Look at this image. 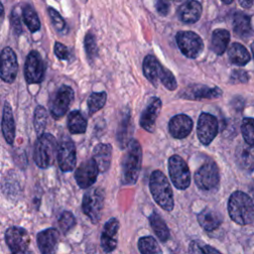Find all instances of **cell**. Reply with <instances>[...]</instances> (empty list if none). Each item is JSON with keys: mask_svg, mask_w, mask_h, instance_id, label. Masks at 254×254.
Returning <instances> with one entry per match:
<instances>
[{"mask_svg": "<svg viewBox=\"0 0 254 254\" xmlns=\"http://www.w3.org/2000/svg\"><path fill=\"white\" fill-rule=\"evenodd\" d=\"M176 40L181 52L190 59H195L203 50L201 38L191 31H180L176 35Z\"/></svg>", "mask_w": 254, "mask_h": 254, "instance_id": "obj_9", "label": "cell"}, {"mask_svg": "<svg viewBox=\"0 0 254 254\" xmlns=\"http://www.w3.org/2000/svg\"><path fill=\"white\" fill-rule=\"evenodd\" d=\"M138 248L141 254H163L157 240L152 236H145L139 239Z\"/></svg>", "mask_w": 254, "mask_h": 254, "instance_id": "obj_34", "label": "cell"}, {"mask_svg": "<svg viewBox=\"0 0 254 254\" xmlns=\"http://www.w3.org/2000/svg\"><path fill=\"white\" fill-rule=\"evenodd\" d=\"M221 1H222L224 4H230L233 0H221Z\"/></svg>", "mask_w": 254, "mask_h": 254, "instance_id": "obj_49", "label": "cell"}, {"mask_svg": "<svg viewBox=\"0 0 254 254\" xmlns=\"http://www.w3.org/2000/svg\"><path fill=\"white\" fill-rule=\"evenodd\" d=\"M149 220H150V225L153 228L156 235L158 236V238L161 241L168 240V238L170 237V231L164 219L158 213L154 212L151 214Z\"/></svg>", "mask_w": 254, "mask_h": 254, "instance_id": "obj_33", "label": "cell"}, {"mask_svg": "<svg viewBox=\"0 0 254 254\" xmlns=\"http://www.w3.org/2000/svg\"><path fill=\"white\" fill-rule=\"evenodd\" d=\"M162 101L159 97H152L140 117V125L148 132H153L156 120L161 112Z\"/></svg>", "mask_w": 254, "mask_h": 254, "instance_id": "obj_16", "label": "cell"}, {"mask_svg": "<svg viewBox=\"0 0 254 254\" xmlns=\"http://www.w3.org/2000/svg\"><path fill=\"white\" fill-rule=\"evenodd\" d=\"M201 4L196 0H187L178 9V16L185 23H195L201 15Z\"/></svg>", "mask_w": 254, "mask_h": 254, "instance_id": "obj_21", "label": "cell"}, {"mask_svg": "<svg viewBox=\"0 0 254 254\" xmlns=\"http://www.w3.org/2000/svg\"><path fill=\"white\" fill-rule=\"evenodd\" d=\"M249 193H250V197L252 198V200L254 202V186L249 188Z\"/></svg>", "mask_w": 254, "mask_h": 254, "instance_id": "obj_48", "label": "cell"}, {"mask_svg": "<svg viewBox=\"0 0 254 254\" xmlns=\"http://www.w3.org/2000/svg\"><path fill=\"white\" fill-rule=\"evenodd\" d=\"M118 228L119 222L116 218H111L104 224L101 234V247L105 252H111L116 248Z\"/></svg>", "mask_w": 254, "mask_h": 254, "instance_id": "obj_19", "label": "cell"}, {"mask_svg": "<svg viewBox=\"0 0 254 254\" xmlns=\"http://www.w3.org/2000/svg\"><path fill=\"white\" fill-rule=\"evenodd\" d=\"M18 72V63L14 51L10 47H5L1 52L0 75L3 81L12 83Z\"/></svg>", "mask_w": 254, "mask_h": 254, "instance_id": "obj_15", "label": "cell"}, {"mask_svg": "<svg viewBox=\"0 0 254 254\" xmlns=\"http://www.w3.org/2000/svg\"><path fill=\"white\" fill-rule=\"evenodd\" d=\"M168 168L174 186L179 190H186L190 184V172L184 159L178 155H173L169 159Z\"/></svg>", "mask_w": 254, "mask_h": 254, "instance_id": "obj_5", "label": "cell"}, {"mask_svg": "<svg viewBox=\"0 0 254 254\" xmlns=\"http://www.w3.org/2000/svg\"><path fill=\"white\" fill-rule=\"evenodd\" d=\"M227 209L230 218L239 225H247L254 220V202L243 191H234L229 196Z\"/></svg>", "mask_w": 254, "mask_h": 254, "instance_id": "obj_1", "label": "cell"}, {"mask_svg": "<svg viewBox=\"0 0 254 254\" xmlns=\"http://www.w3.org/2000/svg\"><path fill=\"white\" fill-rule=\"evenodd\" d=\"M130 125H131V116H130V111L127 108L119 120L118 128L116 132V139H117L118 145L121 148L127 147V145L130 142V140H128V137L130 134V131H129Z\"/></svg>", "mask_w": 254, "mask_h": 254, "instance_id": "obj_27", "label": "cell"}, {"mask_svg": "<svg viewBox=\"0 0 254 254\" xmlns=\"http://www.w3.org/2000/svg\"><path fill=\"white\" fill-rule=\"evenodd\" d=\"M194 182L201 190H214L219 184V172L216 164L213 161L205 162L195 172Z\"/></svg>", "mask_w": 254, "mask_h": 254, "instance_id": "obj_6", "label": "cell"}, {"mask_svg": "<svg viewBox=\"0 0 254 254\" xmlns=\"http://www.w3.org/2000/svg\"><path fill=\"white\" fill-rule=\"evenodd\" d=\"M84 50L88 61L91 63L97 57V44L96 39L92 33H87L84 38Z\"/></svg>", "mask_w": 254, "mask_h": 254, "instance_id": "obj_39", "label": "cell"}, {"mask_svg": "<svg viewBox=\"0 0 254 254\" xmlns=\"http://www.w3.org/2000/svg\"><path fill=\"white\" fill-rule=\"evenodd\" d=\"M197 221L204 230L211 231L221 224L222 217L219 212L206 207L197 214Z\"/></svg>", "mask_w": 254, "mask_h": 254, "instance_id": "obj_26", "label": "cell"}, {"mask_svg": "<svg viewBox=\"0 0 254 254\" xmlns=\"http://www.w3.org/2000/svg\"><path fill=\"white\" fill-rule=\"evenodd\" d=\"M47 121H48V113L47 110L44 106L39 105L37 106L35 113H34V127L37 131V133H43L47 126Z\"/></svg>", "mask_w": 254, "mask_h": 254, "instance_id": "obj_36", "label": "cell"}, {"mask_svg": "<svg viewBox=\"0 0 254 254\" xmlns=\"http://www.w3.org/2000/svg\"><path fill=\"white\" fill-rule=\"evenodd\" d=\"M230 35L227 30L216 29L211 36V50L216 55H222L229 43Z\"/></svg>", "mask_w": 254, "mask_h": 254, "instance_id": "obj_29", "label": "cell"}, {"mask_svg": "<svg viewBox=\"0 0 254 254\" xmlns=\"http://www.w3.org/2000/svg\"><path fill=\"white\" fill-rule=\"evenodd\" d=\"M190 254H221L215 248L204 244L199 240H193L190 242L189 247Z\"/></svg>", "mask_w": 254, "mask_h": 254, "instance_id": "obj_38", "label": "cell"}, {"mask_svg": "<svg viewBox=\"0 0 254 254\" xmlns=\"http://www.w3.org/2000/svg\"><path fill=\"white\" fill-rule=\"evenodd\" d=\"M73 96H74L73 90L68 85H62L58 89L55 95V98L51 103V108H50L51 114L53 115L54 118L59 119L66 113L68 106L73 99Z\"/></svg>", "mask_w": 254, "mask_h": 254, "instance_id": "obj_13", "label": "cell"}, {"mask_svg": "<svg viewBox=\"0 0 254 254\" xmlns=\"http://www.w3.org/2000/svg\"><path fill=\"white\" fill-rule=\"evenodd\" d=\"M2 133L8 144H13L15 139V121L13 112L8 101H5L2 113Z\"/></svg>", "mask_w": 254, "mask_h": 254, "instance_id": "obj_24", "label": "cell"}, {"mask_svg": "<svg viewBox=\"0 0 254 254\" xmlns=\"http://www.w3.org/2000/svg\"><path fill=\"white\" fill-rule=\"evenodd\" d=\"M235 160L241 169L248 172L254 171V146L239 145L235 152Z\"/></svg>", "mask_w": 254, "mask_h": 254, "instance_id": "obj_23", "label": "cell"}, {"mask_svg": "<svg viewBox=\"0 0 254 254\" xmlns=\"http://www.w3.org/2000/svg\"><path fill=\"white\" fill-rule=\"evenodd\" d=\"M142 66L146 78L154 86H157L164 66L160 64V62H158V60L153 55H147L145 57Z\"/></svg>", "mask_w": 254, "mask_h": 254, "instance_id": "obj_22", "label": "cell"}, {"mask_svg": "<svg viewBox=\"0 0 254 254\" xmlns=\"http://www.w3.org/2000/svg\"><path fill=\"white\" fill-rule=\"evenodd\" d=\"M48 12H49L51 21H52L55 29L61 34L66 33V24H65L64 18L61 16V14L53 7H49Z\"/></svg>", "mask_w": 254, "mask_h": 254, "instance_id": "obj_40", "label": "cell"}, {"mask_svg": "<svg viewBox=\"0 0 254 254\" xmlns=\"http://www.w3.org/2000/svg\"><path fill=\"white\" fill-rule=\"evenodd\" d=\"M22 16L25 25L32 33L40 30L41 22L33 6H31L30 4H25L22 9Z\"/></svg>", "mask_w": 254, "mask_h": 254, "instance_id": "obj_32", "label": "cell"}, {"mask_svg": "<svg viewBox=\"0 0 254 254\" xmlns=\"http://www.w3.org/2000/svg\"><path fill=\"white\" fill-rule=\"evenodd\" d=\"M222 91L218 87H208L206 85L202 84H194V85H190L188 89L185 91L183 96L188 99H212V98H217L221 96Z\"/></svg>", "mask_w": 254, "mask_h": 254, "instance_id": "obj_20", "label": "cell"}, {"mask_svg": "<svg viewBox=\"0 0 254 254\" xmlns=\"http://www.w3.org/2000/svg\"><path fill=\"white\" fill-rule=\"evenodd\" d=\"M173 1H175V2H181L182 0H173Z\"/></svg>", "mask_w": 254, "mask_h": 254, "instance_id": "obj_51", "label": "cell"}, {"mask_svg": "<svg viewBox=\"0 0 254 254\" xmlns=\"http://www.w3.org/2000/svg\"><path fill=\"white\" fill-rule=\"evenodd\" d=\"M241 132L245 143L254 146V118H244L242 120Z\"/></svg>", "mask_w": 254, "mask_h": 254, "instance_id": "obj_37", "label": "cell"}, {"mask_svg": "<svg viewBox=\"0 0 254 254\" xmlns=\"http://www.w3.org/2000/svg\"><path fill=\"white\" fill-rule=\"evenodd\" d=\"M251 50H252V53H253V56H254V42L252 43V46H251Z\"/></svg>", "mask_w": 254, "mask_h": 254, "instance_id": "obj_50", "label": "cell"}, {"mask_svg": "<svg viewBox=\"0 0 254 254\" xmlns=\"http://www.w3.org/2000/svg\"><path fill=\"white\" fill-rule=\"evenodd\" d=\"M248 79H249V77H248L247 72L242 69H235L232 71V73L230 75V80L233 83H236V82L245 83L248 81Z\"/></svg>", "mask_w": 254, "mask_h": 254, "instance_id": "obj_44", "label": "cell"}, {"mask_svg": "<svg viewBox=\"0 0 254 254\" xmlns=\"http://www.w3.org/2000/svg\"><path fill=\"white\" fill-rule=\"evenodd\" d=\"M160 81L163 83V85L168 88L169 90H175L178 87V83L176 80V77L172 73V71L168 68H163L162 73L160 75Z\"/></svg>", "mask_w": 254, "mask_h": 254, "instance_id": "obj_41", "label": "cell"}, {"mask_svg": "<svg viewBox=\"0 0 254 254\" xmlns=\"http://www.w3.org/2000/svg\"><path fill=\"white\" fill-rule=\"evenodd\" d=\"M56 138L49 133H43L38 138L34 148V160L38 167L46 169L52 166L58 155Z\"/></svg>", "mask_w": 254, "mask_h": 254, "instance_id": "obj_4", "label": "cell"}, {"mask_svg": "<svg viewBox=\"0 0 254 254\" xmlns=\"http://www.w3.org/2000/svg\"><path fill=\"white\" fill-rule=\"evenodd\" d=\"M155 8H156V11L161 16H166L170 12L171 4H170L169 0H156L155 1Z\"/></svg>", "mask_w": 254, "mask_h": 254, "instance_id": "obj_45", "label": "cell"}, {"mask_svg": "<svg viewBox=\"0 0 254 254\" xmlns=\"http://www.w3.org/2000/svg\"><path fill=\"white\" fill-rule=\"evenodd\" d=\"M192 129V120L186 114H178L169 122L170 134L176 139L186 138Z\"/></svg>", "mask_w": 254, "mask_h": 254, "instance_id": "obj_18", "label": "cell"}, {"mask_svg": "<svg viewBox=\"0 0 254 254\" xmlns=\"http://www.w3.org/2000/svg\"><path fill=\"white\" fill-rule=\"evenodd\" d=\"M92 159L95 161L100 172H106L109 169L112 156V147L109 144H97L92 153Z\"/></svg>", "mask_w": 254, "mask_h": 254, "instance_id": "obj_25", "label": "cell"}, {"mask_svg": "<svg viewBox=\"0 0 254 254\" xmlns=\"http://www.w3.org/2000/svg\"><path fill=\"white\" fill-rule=\"evenodd\" d=\"M57 159L62 171L70 172L74 169L76 164V152L74 143L69 137L64 136L61 139L58 146Z\"/></svg>", "mask_w": 254, "mask_h": 254, "instance_id": "obj_11", "label": "cell"}, {"mask_svg": "<svg viewBox=\"0 0 254 254\" xmlns=\"http://www.w3.org/2000/svg\"><path fill=\"white\" fill-rule=\"evenodd\" d=\"M99 169L93 159H88L80 164L74 173L75 181L79 188L87 189L95 183Z\"/></svg>", "mask_w": 254, "mask_h": 254, "instance_id": "obj_14", "label": "cell"}, {"mask_svg": "<svg viewBox=\"0 0 254 254\" xmlns=\"http://www.w3.org/2000/svg\"><path fill=\"white\" fill-rule=\"evenodd\" d=\"M142 149L139 142L131 139L122 160V183L133 185L137 182L141 170Z\"/></svg>", "mask_w": 254, "mask_h": 254, "instance_id": "obj_2", "label": "cell"}, {"mask_svg": "<svg viewBox=\"0 0 254 254\" xmlns=\"http://www.w3.org/2000/svg\"><path fill=\"white\" fill-rule=\"evenodd\" d=\"M228 57L232 64L236 65H245L250 61V55L246 48L238 43H233L228 49Z\"/></svg>", "mask_w": 254, "mask_h": 254, "instance_id": "obj_30", "label": "cell"}, {"mask_svg": "<svg viewBox=\"0 0 254 254\" xmlns=\"http://www.w3.org/2000/svg\"><path fill=\"white\" fill-rule=\"evenodd\" d=\"M104 203V192L100 188L87 190L82 198V211L93 222L96 223L101 216Z\"/></svg>", "mask_w": 254, "mask_h": 254, "instance_id": "obj_7", "label": "cell"}, {"mask_svg": "<svg viewBox=\"0 0 254 254\" xmlns=\"http://www.w3.org/2000/svg\"><path fill=\"white\" fill-rule=\"evenodd\" d=\"M149 188L155 201L165 210H172L174 207V196L172 188L167 177L159 170L152 173Z\"/></svg>", "mask_w": 254, "mask_h": 254, "instance_id": "obj_3", "label": "cell"}, {"mask_svg": "<svg viewBox=\"0 0 254 254\" xmlns=\"http://www.w3.org/2000/svg\"><path fill=\"white\" fill-rule=\"evenodd\" d=\"M11 26L12 29L14 31V33L18 36L22 33V25H21V21H20V17L19 14L17 12V10H13L12 15H11Z\"/></svg>", "mask_w": 254, "mask_h": 254, "instance_id": "obj_46", "label": "cell"}, {"mask_svg": "<svg viewBox=\"0 0 254 254\" xmlns=\"http://www.w3.org/2000/svg\"><path fill=\"white\" fill-rule=\"evenodd\" d=\"M60 234L55 228H48L38 233L37 244L42 254H56Z\"/></svg>", "mask_w": 254, "mask_h": 254, "instance_id": "obj_17", "label": "cell"}, {"mask_svg": "<svg viewBox=\"0 0 254 254\" xmlns=\"http://www.w3.org/2000/svg\"><path fill=\"white\" fill-rule=\"evenodd\" d=\"M106 98H107V94L105 91L91 93L87 99L88 114L92 115L98 110H100L105 105Z\"/></svg>", "mask_w": 254, "mask_h": 254, "instance_id": "obj_35", "label": "cell"}, {"mask_svg": "<svg viewBox=\"0 0 254 254\" xmlns=\"http://www.w3.org/2000/svg\"><path fill=\"white\" fill-rule=\"evenodd\" d=\"M5 241L11 254H33L30 248V238L27 231L18 226H12L6 230Z\"/></svg>", "mask_w": 254, "mask_h": 254, "instance_id": "obj_8", "label": "cell"}, {"mask_svg": "<svg viewBox=\"0 0 254 254\" xmlns=\"http://www.w3.org/2000/svg\"><path fill=\"white\" fill-rule=\"evenodd\" d=\"M87 127L86 119L83 115L77 111L73 110L69 112L67 116V128L71 134H81L84 133Z\"/></svg>", "mask_w": 254, "mask_h": 254, "instance_id": "obj_31", "label": "cell"}, {"mask_svg": "<svg viewBox=\"0 0 254 254\" xmlns=\"http://www.w3.org/2000/svg\"><path fill=\"white\" fill-rule=\"evenodd\" d=\"M54 52L55 55L57 56L58 59L60 60H68L69 59V51L68 49L62 43L56 42L55 47H54Z\"/></svg>", "mask_w": 254, "mask_h": 254, "instance_id": "obj_43", "label": "cell"}, {"mask_svg": "<svg viewBox=\"0 0 254 254\" xmlns=\"http://www.w3.org/2000/svg\"><path fill=\"white\" fill-rule=\"evenodd\" d=\"M239 4L243 7V8H250L252 6V3H253V0H238Z\"/></svg>", "mask_w": 254, "mask_h": 254, "instance_id": "obj_47", "label": "cell"}, {"mask_svg": "<svg viewBox=\"0 0 254 254\" xmlns=\"http://www.w3.org/2000/svg\"><path fill=\"white\" fill-rule=\"evenodd\" d=\"M75 224V218L73 214L69 211H64L60 218H59V225L63 232L66 233L68 230H70Z\"/></svg>", "mask_w": 254, "mask_h": 254, "instance_id": "obj_42", "label": "cell"}, {"mask_svg": "<svg viewBox=\"0 0 254 254\" xmlns=\"http://www.w3.org/2000/svg\"><path fill=\"white\" fill-rule=\"evenodd\" d=\"M218 132L217 119L210 113L202 112L197 120L196 133L198 140L203 145H209Z\"/></svg>", "mask_w": 254, "mask_h": 254, "instance_id": "obj_12", "label": "cell"}, {"mask_svg": "<svg viewBox=\"0 0 254 254\" xmlns=\"http://www.w3.org/2000/svg\"><path fill=\"white\" fill-rule=\"evenodd\" d=\"M233 31L237 37L247 38L251 34L250 17L241 12L235 13L233 17Z\"/></svg>", "mask_w": 254, "mask_h": 254, "instance_id": "obj_28", "label": "cell"}, {"mask_svg": "<svg viewBox=\"0 0 254 254\" xmlns=\"http://www.w3.org/2000/svg\"><path fill=\"white\" fill-rule=\"evenodd\" d=\"M25 78L29 84L41 83L45 75V64L41 55L37 51H31L27 56L25 68Z\"/></svg>", "mask_w": 254, "mask_h": 254, "instance_id": "obj_10", "label": "cell"}]
</instances>
